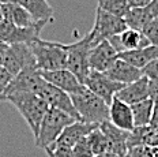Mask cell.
I'll return each instance as SVG.
<instances>
[{"label":"cell","instance_id":"cell-1","mask_svg":"<svg viewBox=\"0 0 158 157\" xmlns=\"http://www.w3.org/2000/svg\"><path fill=\"white\" fill-rule=\"evenodd\" d=\"M4 101L11 103L18 109V112L30 127L33 137L37 138L41 123L49 109L48 104L35 93H16L8 96Z\"/></svg>","mask_w":158,"mask_h":157},{"label":"cell","instance_id":"cell-2","mask_svg":"<svg viewBox=\"0 0 158 157\" xmlns=\"http://www.w3.org/2000/svg\"><path fill=\"white\" fill-rule=\"evenodd\" d=\"M30 47L38 71L48 73L67 68V52L63 48V42L47 41L40 37L30 42Z\"/></svg>","mask_w":158,"mask_h":157},{"label":"cell","instance_id":"cell-3","mask_svg":"<svg viewBox=\"0 0 158 157\" xmlns=\"http://www.w3.org/2000/svg\"><path fill=\"white\" fill-rule=\"evenodd\" d=\"M79 120L87 124H98L109 120V105L85 87L81 93L71 96Z\"/></svg>","mask_w":158,"mask_h":157},{"label":"cell","instance_id":"cell-4","mask_svg":"<svg viewBox=\"0 0 158 157\" xmlns=\"http://www.w3.org/2000/svg\"><path fill=\"white\" fill-rule=\"evenodd\" d=\"M74 122H77V120L70 115H67V113L61 112L59 109H55V108H49L41 123V127H40L38 137L35 138L37 148H41L44 150L51 148L57 141V138L60 137V134L63 133L65 127L70 126Z\"/></svg>","mask_w":158,"mask_h":157},{"label":"cell","instance_id":"cell-5","mask_svg":"<svg viewBox=\"0 0 158 157\" xmlns=\"http://www.w3.org/2000/svg\"><path fill=\"white\" fill-rule=\"evenodd\" d=\"M63 48L67 52V70H70L82 83H85L87 75L90 74L89 52L93 48L89 34L71 44H63Z\"/></svg>","mask_w":158,"mask_h":157},{"label":"cell","instance_id":"cell-6","mask_svg":"<svg viewBox=\"0 0 158 157\" xmlns=\"http://www.w3.org/2000/svg\"><path fill=\"white\" fill-rule=\"evenodd\" d=\"M126 29H128V28H127V23H126V21H124V18L109 14V12H106V11H104V10L97 7V10H95L94 25L87 34H89V37H90L91 45L95 47V45H98L100 42L109 40L113 36L123 33Z\"/></svg>","mask_w":158,"mask_h":157},{"label":"cell","instance_id":"cell-7","mask_svg":"<svg viewBox=\"0 0 158 157\" xmlns=\"http://www.w3.org/2000/svg\"><path fill=\"white\" fill-rule=\"evenodd\" d=\"M35 94H37L38 97H41V99L48 104L49 108L59 109V111H61V112L70 115L71 117H74L75 120H79V116L74 108V104H72L70 94H67L65 91L55 87L53 85L47 82L44 78H42V81L40 82L38 87L35 89ZM79 122H81V120H79Z\"/></svg>","mask_w":158,"mask_h":157},{"label":"cell","instance_id":"cell-8","mask_svg":"<svg viewBox=\"0 0 158 157\" xmlns=\"http://www.w3.org/2000/svg\"><path fill=\"white\" fill-rule=\"evenodd\" d=\"M3 67L14 78L21 71L27 68H37L35 57L33 55L30 44H14L10 45L7 56L3 63Z\"/></svg>","mask_w":158,"mask_h":157},{"label":"cell","instance_id":"cell-9","mask_svg":"<svg viewBox=\"0 0 158 157\" xmlns=\"http://www.w3.org/2000/svg\"><path fill=\"white\" fill-rule=\"evenodd\" d=\"M83 85L91 93H94L97 97L104 100L108 105H110L112 100L124 87V85L112 81L105 73H98V71L93 70H90V74L87 75Z\"/></svg>","mask_w":158,"mask_h":157},{"label":"cell","instance_id":"cell-10","mask_svg":"<svg viewBox=\"0 0 158 157\" xmlns=\"http://www.w3.org/2000/svg\"><path fill=\"white\" fill-rule=\"evenodd\" d=\"M41 81V71H38L37 68H27V70L21 71L8 83L7 89L0 96V101H4L8 96L16 93H35V89L38 87Z\"/></svg>","mask_w":158,"mask_h":157},{"label":"cell","instance_id":"cell-11","mask_svg":"<svg viewBox=\"0 0 158 157\" xmlns=\"http://www.w3.org/2000/svg\"><path fill=\"white\" fill-rule=\"evenodd\" d=\"M108 41L118 55L128 51L143 49V48H147L151 45L142 32L134 30V29H126L123 33L113 36Z\"/></svg>","mask_w":158,"mask_h":157},{"label":"cell","instance_id":"cell-12","mask_svg":"<svg viewBox=\"0 0 158 157\" xmlns=\"http://www.w3.org/2000/svg\"><path fill=\"white\" fill-rule=\"evenodd\" d=\"M118 59V53L113 49L109 41H102L89 52V67L93 71L106 73L110 66Z\"/></svg>","mask_w":158,"mask_h":157},{"label":"cell","instance_id":"cell-13","mask_svg":"<svg viewBox=\"0 0 158 157\" xmlns=\"http://www.w3.org/2000/svg\"><path fill=\"white\" fill-rule=\"evenodd\" d=\"M41 77L44 78L47 82L53 85L55 87L65 91L70 96L81 93L85 89V85L75 77L67 68L63 70H56V71H48V73H41Z\"/></svg>","mask_w":158,"mask_h":157},{"label":"cell","instance_id":"cell-14","mask_svg":"<svg viewBox=\"0 0 158 157\" xmlns=\"http://www.w3.org/2000/svg\"><path fill=\"white\" fill-rule=\"evenodd\" d=\"M100 130L104 133V135L108 139L109 152L116 155L117 157H126L128 152V138L130 133L120 130L114 124H112L109 120L100 124Z\"/></svg>","mask_w":158,"mask_h":157},{"label":"cell","instance_id":"cell-15","mask_svg":"<svg viewBox=\"0 0 158 157\" xmlns=\"http://www.w3.org/2000/svg\"><path fill=\"white\" fill-rule=\"evenodd\" d=\"M98 124H87L83 122H77L71 123L70 126H67L63 130V133L60 134V137L52 146H60V148H70L72 149L81 139L86 138L93 130L98 129Z\"/></svg>","mask_w":158,"mask_h":157},{"label":"cell","instance_id":"cell-16","mask_svg":"<svg viewBox=\"0 0 158 157\" xmlns=\"http://www.w3.org/2000/svg\"><path fill=\"white\" fill-rule=\"evenodd\" d=\"M158 17V0H154L149 6L142 8H131L124 17L128 29L142 32L153 19Z\"/></svg>","mask_w":158,"mask_h":157},{"label":"cell","instance_id":"cell-17","mask_svg":"<svg viewBox=\"0 0 158 157\" xmlns=\"http://www.w3.org/2000/svg\"><path fill=\"white\" fill-rule=\"evenodd\" d=\"M109 122L120 130L131 133L135 129L131 105L114 97L109 105Z\"/></svg>","mask_w":158,"mask_h":157},{"label":"cell","instance_id":"cell-18","mask_svg":"<svg viewBox=\"0 0 158 157\" xmlns=\"http://www.w3.org/2000/svg\"><path fill=\"white\" fill-rule=\"evenodd\" d=\"M105 74H106L112 81L124 85V86H126V85L132 83V82L140 79V78L143 77L142 70L131 66L130 63L124 62L123 59H120V57H118L117 60L112 64L110 68Z\"/></svg>","mask_w":158,"mask_h":157},{"label":"cell","instance_id":"cell-19","mask_svg":"<svg viewBox=\"0 0 158 157\" xmlns=\"http://www.w3.org/2000/svg\"><path fill=\"white\" fill-rule=\"evenodd\" d=\"M116 99L124 101L128 105H134V104L147 100L149 99V79L146 77H142L132 83L126 85L116 94Z\"/></svg>","mask_w":158,"mask_h":157},{"label":"cell","instance_id":"cell-20","mask_svg":"<svg viewBox=\"0 0 158 157\" xmlns=\"http://www.w3.org/2000/svg\"><path fill=\"white\" fill-rule=\"evenodd\" d=\"M3 14H4V19L8 21L10 23H12L16 28L21 29H29V28H35L38 25H45L42 22H35L33 17L29 14L26 10L18 3H12V4H6L2 6Z\"/></svg>","mask_w":158,"mask_h":157},{"label":"cell","instance_id":"cell-21","mask_svg":"<svg viewBox=\"0 0 158 157\" xmlns=\"http://www.w3.org/2000/svg\"><path fill=\"white\" fill-rule=\"evenodd\" d=\"M18 4H21L35 22H42L47 25L53 22V8L48 0H18Z\"/></svg>","mask_w":158,"mask_h":157},{"label":"cell","instance_id":"cell-22","mask_svg":"<svg viewBox=\"0 0 158 157\" xmlns=\"http://www.w3.org/2000/svg\"><path fill=\"white\" fill-rule=\"evenodd\" d=\"M118 57L123 59L127 63H130L131 66L142 70V68H144L149 63L158 59V47L150 45V47L143 48V49L128 51V52H124V53H120Z\"/></svg>","mask_w":158,"mask_h":157},{"label":"cell","instance_id":"cell-23","mask_svg":"<svg viewBox=\"0 0 158 157\" xmlns=\"http://www.w3.org/2000/svg\"><path fill=\"white\" fill-rule=\"evenodd\" d=\"M154 108H156V104H154L153 100H150V99L131 105L135 127L150 126L151 117H153V113H154Z\"/></svg>","mask_w":158,"mask_h":157},{"label":"cell","instance_id":"cell-24","mask_svg":"<svg viewBox=\"0 0 158 157\" xmlns=\"http://www.w3.org/2000/svg\"><path fill=\"white\" fill-rule=\"evenodd\" d=\"M87 142L90 145V149L93 152L94 156L98 155H104V153L109 152V146H108V139L104 135V133L98 129L93 130L90 134L87 135Z\"/></svg>","mask_w":158,"mask_h":157},{"label":"cell","instance_id":"cell-25","mask_svg":"<svg viewBox=\"0 0 158 157\" xmlns=\"http://www.w3.org/2000/svg\"><path fill=\"white\" fill-rule=\"evenodd\" d=\"M97 7L121 18L126 17L130 11L127 0H97Z\"/></svg>","mask_w":158,"mask_h":157},{"label":"cell","instance_id":"cell-26","mask_svg":"<svg viewBox=\"0 0 158 157\" xmlns=\"http://www.w3.org/2000/svg\"><path fill=\"white\" fill-rule=\"evenodd\" d=\"M142 33L146 36V38L150 41L151 45L158 47V17L156 19H153V21L143 29Z\"/></svg>","mask_w":158,"mask_h":157},{"label":"cell","instance_id":"cell-27","mask_svg":"<svg viewBox=\"0 0 158 157\" xmlns=\"http://www.w3.org/2000/svg\"><path fill=\"white\" fill-rule=\"evenodd\" d=\"M126 157H154L153 148L149 145H136L128 148Z\"/></svg>","mask_w":158,"mask_h":157},{"label":"cell","instance_id":"cell-28","mask_svg":"<svg viewBox=\"0 0 158 157\" xmlns=\"http://www.w3.org/2000/svg\"><path fill=\"white\" fill-rule=\"evenodd\" d=\"M72 153L74 157H93V152L90 149V145L87 142V137L83 139H81L77 145L72 148Z\"/></svg>","mask_w":158,"mask_h":157},{"label":"cell","instance_id":"cell-29","mask_svg":"<svg viewBox=\"0 0 158 157\" xmlns=\"http://www.w3.org/2000/svg\"><path fill=\"white\" fill-rule=\"evenodd\" d=\"M142 74L149 81H158V59L153 60L144 68H142Z\"/></svg>","mask_w":158,"mask_h":157},{"label":"cell","instance_id":"cell-30","mask_svg":"<svg viewBox=\"0 0 158 157\" xmlns=\"http://www.w3.org/2000/svg\"><path fill=\"white\" fill-rule=\"evenodd\" d=\"M47 155L49 157H74L72 149L70 148H60V146H51L47 150Z\"/></svg>","mask_w":158,"mask_h":157},{"label":"cell","instance_id":"cell-31","mask_svg":"<svg viewBox=\"0 0 158 157\" xmlns=\"http://www.w3.org/2000/svg\"><path fill=\"white\" fill-rule=\"evenodd\" d=\"M11 79H12L11 74H10L3 66H0V96L4 93L6 89H7V86H8V83L11 82Z\"/></svg>","mask_w":158,"mask_h":157},{"label":"cell","instance_id":"cell-32","mask_svg":"<svg viewBox=\"0 0 158 157\" xmlns=\"http://www.w3.org/2000/svg\"><path fill=\"white\" fill-rule=\"evenodd\" d=\"M149 99L158 105V81H149Z\"/></svg>","mask_w":158,"mask_h":157},{"label":"cell","instance_id":"cell-33","mask_svg":"<svg viewBox=\"0 0 158 157\" xmlns=\"http://www.w3.org/2000/svg\"><path fill=\"white\" fill-rule=\"evenodd\" d=\"M154 0H127L128 3V7L131 8H142V7H146L149 6L150 3H153Z\"/></svg>","mask_w":158,"mask_h":157},{"label":"cell","instance_id":"cell-34","mask_svg":"<svg viewBox=\"0 0 158 157\" xmlns=\"http://www.w3.org/2000/svg\"><path fill=\"white\" fill-rule=\"evenodd\" d=\"M8 48H10V45H7L6 42L0 41V66H3V63H4L6 56H7V52H8Z\"/></svg>","mask_w":158,"mask_h":157},{"label":"cell","instance_id":"cell-35","mask_svg":"<svg viewBox=\"0 0 158 157\" xmlns=\"http://www.w3.org/2000/svg\"><path fill=\"white\" fill-rule=\"evenodd\" d=\"M12 3H18V0H0V6L12 4Z\"/></svg>","mask_w":158,"mask_h":157},{"label":"cell","instance_id":"cell-36","mask_svg":"<svg viewBox=\"0 0 158 157\" xmlns=\"http://www.w3.org/2000/svg\"><path fill=\"white\" fill-rule=\"evenodd\" d=\"M93 157H117V156L110 152H106V153H104V155H98V156H93Z\"/></svg>","mask_w":158,"mask_h":157},{"label":"cell","instance_id":"cell-37","mask_svg":"<svg viewBox=\"0 0 158 157\" xmlns=\"http://www.w3.org/2000/svg\"><path fill=\"white\" fill-rule=\"evenodd\" d=\"M2 21H4V14H3V8H2V6H0V22Z\"/></svg>","mask_w":158,"mask_h":157}]
</instances>
